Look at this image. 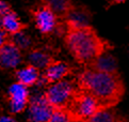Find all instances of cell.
<instances>
[{"label":"cell","instance_id":"1","mask_svg":"<svg viewBox=\"0 0 129 122\" xmlns=\"http://www.w3.org/2000/svg\"><path fill=\"white\" fill-rule=\"evenodd\" d=\"M79 82L80 85L97 97L100 103L115 101L121 92V85L114 74L99 72L95 69L81 73Z\"/></svg>","mask_w":129,"mask_h":122},{"label":"cell","instance_id":"2","mask_svg":"<svg viewBox=\"0 0 129 122\" xmlns=\"http://www.w3.org/2000/svg\"><path fill=\"white\" fill-rule=\"evenodd\" d=\"M66 45L74 57L80 62L94 61L103 51L98 37L90 28L72 29L67 33Z\"/></svg>","mask_w":129,"mask_h":122},{"label":"cell","instance_id":"3","mask_svg":"<svg viewBox=\"0 0 129 122\" xmlns=\"http://www.w3.org/2000/svg\"><path fill=\"white\" fill-rule=\"evenodd\" d=\"M54 108L48 102L45 91L42 88L34 87L30 92L28 106V121L29 122H48Z\"/></svg>","mask_w":129,"mask_h":122},{"label":"cell","instance_id":"4","mask_svg":"<svg viewBox=\"0 0 129 122\" xmlns=\"http://www.w3.org/2000/svg\"><path fill=\"white\" fill-rule=\"evenodd\" d=\"M74 92H75L74 83L65 78L63 80L50 84L45 90V94L54 109H62V107L71 102Z\"/></svg>","mask_w":129,"mask_h":122},{"label":"cell","instance_id":"5","mask_svg":"<svg viewBox=\"0 0 129 122\" xmlns=\"http://www.w3.org/2000/svg\"><path fill=\"white\" fill-rule=\"evenodd\" d=\"M100 109V101L90 92H84L76 98L73 112L77 118L89 120Z\"/></svg>","mask_w":129,"mask_h":122},{"label":"cell","instance_id":"6","mask_svg":"<svg viewBox=\"0 0 129 122\" xmlns=\"http://www.w3.org/2000/svg\"><path fill=\"white\" fill-rule=\"evenodd\" d=\"M9 108L12 114H19L22 112L27 106H29L30 92L27 86L20 83H13L9 87Z\"/></svg>","mask_w":129,"mask_h":122},{"label":"cell","instance_id":"7","mask_svg":"<svg viewBox=\"0 0 129 122\" xmlns=\"http://www.w3.org/2000/svg\"><path fill=\"white\" fill-rule=\"evenodd\" d=\"M34 22L41 33H51L57 27V14L46 6L41 7L34 13Z\"/></svg>","mask_w":129,"mask_h":122},{"label":"cell","instance_id":"8","mask_svg":"<svg viewBox=\"0 0 129 122\" xmlns=\"http://www.w3.org/2000/svg\"><path fill=\"white\" fill-rule=\"evenodd\" d=\"M21 63V53L16 45L7 43L0 48V64L2 69L14 70Z\"/></svg>","mask_w":129,"mask_h":122},{"label":"cell","instance_id":"9","mask_svg":"<svg viewBox=\"0 0 129 122\" xmlns=\"http://www.w3.org/2000/svg\"><path fill=\"white\" fill-rule=\"evenodd\" d=\"M68 72H70V68L66 63L62 61H54L48 65L47 69L44 70L43 75L49 84H53L65 79Z\"/></svg>","mask_w":129,"mask_h":122},{"label":"cell","instance_id":"10","mask_svg":"<svg viewBox=\"0 0 129 122\" xmlns=\"http://www.w3.org/2000/svg\"><path fill=\"white\" fill-rule=\"evenodd\" d=\"M94 69L99 72L115 74L117 69V61L112 54L108 51H101L94 60Z\"/></svg>","mask_w":129,"mask_h":122},{"label":"cell","instance_id":"11","mask_svg":"<svg viewBox=\"0 0 129 122\" xmlns=\"http://www.w3.org/2000/svg\"><path fill=\"white\" fill-rule=\"evenodd\" d=\"M41 77L40 71L33 65H26L16 71V79L18 83L22 84L27 87H32L38 84L39 79Z\"/></svg>","mask_w":129,"mask_h":122},{"label":"cell","instance_id":"12","mask_svg":"<svg viewBox=\"0 0 129 122\" xmlns=\"http://www.w3.org/2000/svg\"><path fill=\"white\" fill-rule=\"evenodd\" d=\"M67 23L72 29H84L89 28L90 17L84 10L72 9L67 13Z\"/></svg>","mask_w":129,"mask_h":122},{"label":"cell","instance_id":"13","mask_svg":"<svg viewBox=\"0 0 129 122\" xmlns=\"http://www.w3.org/2000/svg\"><path fill=\"white\" fill-rule=\"evenodd\" d=\"M1 27H2V30H4L7 33H10L12 35L18 33L22 29L21 22L16 15V13H14L13 11L6 14L4 16H1Z\"/></svg>","mask_w":129,"mask_h":122},{"label":"cell","instance_id":"14","mask_svg":"<svg viewBox=\"0 0 129 122\" xmlns=\"http://www.w3.org/2000/svg\"><path fill=\"white\" fill-rule=\"evenodd\" d=\"M28 61L30 65H33L38 70H46L48 65L51 63L50 56L41 49L31 50L28 55Z\"/></svg>","mask_w":129,"mask_h":122},{"label":"cell","instance_id":"15","mask_svg":"<svg viewBox=\"0 0 129 122\" xmlns=\"http://www.w3.org/2000/svg\"><path fill=\"white\" fill-rule=\"evenodd\" d=\"M86 122H121L116 112L110 108H100Z\"/></svg>","mask_w":129,"mask_h":122},{"label":"cell","instance_id":"16","mask_svg":"<svg viewBox=\"0 0 129 122\" xmlns=\"http://www.w3.org/2000/svg\"><path fill=\"white\" fill-rule=\"evenodd\" d=\"M45 6L57 15H64L71 10L70 0H44Z\"/></svg>","mask_w":129,"mask_h":122},{"label":"cell","instance_id":"17","mask_svg":"<svg viewBox=\"0 0 129 122\" xmlns=\"http://www.w3.org/2000/svg\"><path fill=\"white\" fill-rule=\"evenodd\" d=\"M12 43L16 45L20 50H27L32 45V41L29 34L21 30L18 33L12 35Z\"/></svg>","mask_w":129,"mask_h":122},{"label":"cell","instance_id":"18","mask_svg":"<svg viewBox=\"0 0 129 122\" xmlns=\"http://www.w3.org/2000/svg\"><path fill=\"white\" fill-rule=\"evenodd\" d=\"M48 122H74L72 116L63 109H54Z\"/></svg>","mask_w":129,"mask_h":122},{"label":"cell","instance_id":"19","mask_svg":"<svg viewBox=\"0 0 129 122\" xmlns=\"http://www.w3.org/2000/svg\"><path fill=\"white\" fill-rule=\"evenodd\" d=\"M12 10H11V8H10V6L6 2V1H2L0 2V14H1V16H4L6 14H8V13H10Z\"/></svg>","mask_w":129,"mask_h":122},{"label":"cell","instance_id":"20","mask_svg":"<svg viewBox=\"0 0 129 122\" xmlns=\"http://www.w3.org/2000/svg\"><path fill=\"white\" fill-rule=\"evenodd\" d=\"M7 44V32L4 30H1L0 32V46Z\"/></svg>","mask_w":129,"mask_h":122},{"label":"cell","instance_id":"21","mask_svg":"<svg viewBox=\"0 0 129 122\" xmlns=\"http://www.w3.org/2000/svg\"><path fill=\"white\" fill-rule=\"evenodd\" d=\"M0 122H16V121L11 116H1V118H0Z\"/></svg>","mask_w":129,"mask_h":122},{"label":"cell","instance_id":"22","mask_svg":"<svg viewBox=\"0 0 129 122\" xmlns=\"http://www.w3.org/2000/svg\"><path fill=\"white\" fill-rule=\"evenodd\" d=\"M113 1L115 3H123V2H125V0H113Z\"/></svg>","mask_w":129,"mask_h":122}]
</instances>
